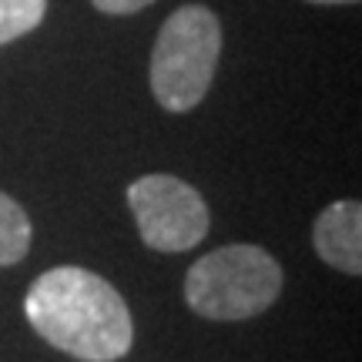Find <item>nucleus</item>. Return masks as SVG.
Instances as JSON below:
<instances>
[{"label":"nucleus","instance_id":"f257e3e1","mask_svg":"<svg viewBox=\"0 0 362 362\" xmlns=\"http://www.w3.org/2000/svg\"><path fill=\"white\" fill-rule=\"evenodd\" d=\"M24 315L44 342L81 362H117L134 342L128 302L115 285L81 265H57L34 279Z\"/></svg>","mask_w":362,"mask_h":362},{"label":"nucleus","instance_id":"f03ea898","mask_svg":"<svg viewBox=\"0 0 362 362\" xmlns=\"http://www.w3.org/2000/svg\"><path fill=\"white\" fill-rule=\"evenodd\" d=\"M282 265L259 245H221L185 275V302L211 322H242L275 305Z\"/></svg>","mask_w":362,"mask_h":362},{"label":"nucleus","instance_id":"7ed1b4c3","mask_svg":"<svg viewBox=\"0 0 362 362\" xmlns=\"http://www.w3.org/2000/svg\"><path fill=\"white\" fill-rule=\"evenodd\" d=\"M221 54L218 17L202 4H185L161 24L151 51V94L165 111H192L211 88Z\"/></svg>","mask_w":362,"mask_h":362},{"label":"nucleus","instance_id":"20e7f679","mask_svg":"<svg viewBox=\"0 0 362 362\" xmlns=\"http://www.w3.org/2000/svg\"><path fill=\"white\" fill-rule=\"evenodd\" d=\"M128 205L141 242L155 252H188L211 225L205 198L175 175H144L131 181Z\"/></svg>","mask_w":362,"mask_h":362},{"label":"nucleus","instance_id":"39448f33","mask_svg":"<svg viewBox=\"0 0 362 362\" xmlns=\"http://www.w3.org/2000/svg\"><path fill=\"white\" fill-rule=\"evenodd\" d=\"M312 245L315 255L329 262L332 269L346 275L362 272V205L359 202H332L329 208L319 211V218L312 225Z\"/></svg>","mask_w":362,"mask_h":362},{"label":"nucleus","instance_id":"423d86ee","mask_svg":"<svg viewBox=\"0 0 362 362\" xmlns=\"http://www.w3.org/2000/svg\"><path fill=\"white\" fill-rule=\"evenodd\" d=\"M30 218L11 194L0 192V269L17 265L30 248Z\"/></svg>","mask_w":362,"mask_h":362},{"label":"nucleus","instance_id":"0eeeda50","mask_svg":"<svg viewBox=\"0 0 362 362\" xmlns=\"http://www.w3.org/2000/svg\"><path fill=\"white\" fill-rule=\"evenodd\" d=\"M47 0H0V44L30 34L44 21Z\"/></svg>","mask_w":362,"mask_h":362},{"label":"nucleus","instance_id":"6e6552de","mask_svg":"<svg viewBox=\"0 0 362 362\" xmlns=\"http://www.w3.org/2000/svg\"><path fill=\"white\" fill-rule=\"evenodd\" d=\"M90 4L104 13H134V11H144L155 0H90Z\"/></svg>","mask_w":362,"mask_h":362},{"label":"nucleus","instance_id":"1a4fd4ad","mask_svg":"<svg viewBox=\"0 0 362 362\" xmlns=\"http://www.w3.org/2000/svg\"><path fill=\"white\" fill-rule=\"evenodd\" d=\"M309 4H359V0H309Z\"/></svg>","mask_w":362,"mask_h":362}]
</instances>
